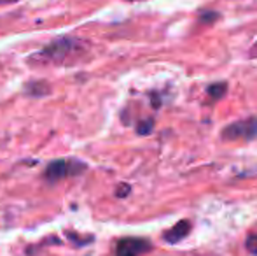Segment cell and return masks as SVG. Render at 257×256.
I'll return each mask as SVG.
<instances>
[{
	"label": "cell",
	"mask_w": 257,
	"mask_h": 256,
	"mask_svg": "<svg viewBox=\"0 0 257 256\" xmlns=\"http://www.w3.org/2000/svg\"><path fill=\"white\" fill-rule=\"evenodd\" d=\"M89 44L77 37H60L49 42L46 48L32 56V62H39L44 65H67L75 63L86 55Z\"/></svg>",
	"instance_id": "1"
},
{
	"label": "cell",
	"mask_w": 257,
	"mask_h": 256,
	"mask_svg": "<svg viewBox=\"0 0 257 256\" xmlns=\"http://www.w3.org/2000/svg\"><path fill=\"white\" fill-rule=\"evenodd\" d=\"M86 165L79 160H68V158H58V160H53L51 163L46 168V179L51 183L61 181L65 178H70V176H79L86 170Z\"/></svg>",
	"instance_id": "2"
},
{
	"label": "cell",
	"mask_w": 257,
	"mask_h": 256,
	"mask_svg": "<svg viewBox=\"0 0 257 256\" xmlns=\"http://www.w3.org/2000/svg\"><path fill=\"white\" fill-rule=\"evenodd\" d=\"M151 251V242L139 237H126L115 246V256H140Z\"/></svg>",
	"instance_id": "3"
},
{
	"label": "cell",
	"mask_w": 257,
	"mask_h": 256,
	"mask_svg": "<svg viewBox=\"0 0 257 256\" xmlns=\"http://www.w3.org/2000/svg\"><path fill=\"white\" fill-rule=\"evenodd\" d=\"M257 135V120H247L224 128V139H254Z\"/></svg>",
	"instance_id": "4"
},
{
	"label": "cell",
	"mask_w": 257,
	"mask_h": 256,
	"mask_svg": "<svg viewBox=\"0 0 257 256\" xmlns=\"http://www.w3.org/2000/svg\"><path fill=\"white\" fill-rule=\"evenodd\" d=\"M189 230H191L189 221L182 219V221H179L175 226H172V228H170L168 232H165L163 239H165L166 242H170V244H177V242H180V240L186 239L187 233H189Z\"/></svg>",
	"instance_id": "5"
},
{
	"label": "cell",
	"mask_w": 257,
	"mask_h": 256,
	"mask_svg": "<svg viewBox=\"0 0 257 256\" xmlns=\"http://www.w3.org/2000/svg\"><path fill=\"white\" fill-rule=\"evenodd\" d=\"M48 92H49V86L46 84V82H32V84L28 86V93L35 97H41Z\"/></svg>",
	"instance_id": "6"
},
{
	"label": "cell",
	"mask_w": 257,
	"mask_h": 256,
	"mask_svg": "<svg viewBox=\"0 0 257 256\" xmlns=\"http://www.w3.org/2000/svg\"><path fill=\"white\" fill-rule=\"evenodd\" d=\"M226 82H220V84H212L208 88V93L210 97H213V99H220V97H224V93H226Z\"/></svg>",
	"instance_id": "7"
},
{
	"label": "cell",
	"mask_w": 257,
	"mask_h": 256,
	"mask_svg": "<svg viewBox=\"0 0 257 256\" xmlns=\"http://www.w3.org/2000/svg\"><path fill=\"white\" fill-rule=\"evenodd\" d=\"M219 16L220 14L215 13V11H201L200 13V20L205 21V23H212V21H215Z\"/></svg>",
	"instance_id": "8"
},
{
	"label": "cell",
	"mask_w": 257,
	"mask_h": 256,
	"mask_svg": "<svg viewBox=\"0 0 257 256\" xmlns=\"http://www.w3.org/2000/svg\"><path fill=\"white\" fill-rule=\"evenodd\" d=\"M153 120H147V121H142V123H139V133H142V135H147V133H151V130H153Z\"/></svg>",
	"instance_id": "9"
},
{
	"label": "cell",
	"mask_w": 257,
	"mask_h": 256,
	"mask_svg": "<svg viewBox=\"0 0 257 256\" xmlns=\"http://www.w3.org/2000/svg\"><path fill=\"white\" fill-rule=\"evenodd\" d=\"M247 249L252 254H257V235H250L247 239Z\"/></svg>",
	"instance_id": "10"
},
{
	"label": "cell",
	"mask_w": 257,
	"mask_h": 256,
	"mask_svg": "<svg viewBox=\"0 0 257 256\" xmlns=\"http://www.w3.org/2000/svg\"><path fill=\"white\" fill-rule=\"evenodd\" d=\"M121 190H117V197H124L126 193H130V186H126V185H121L119 186Z\"/></svg>",
	"instance_id": "11"
},
{
	"label": "cell",
	"mask_w": 257,
	"mask_h": 256,
	"mask_svg": "<svg viewBox=\"0 0 257 256\" xmlns=\"http://www.w3.org/2000/svg\"><path fill=\"white\" fill-rule=\"evenodd\" d=\"M250 56H252V58H255V56H257V42L254 44V48L250 49Z\"/></svg>",
	"instance_id": "12"
},
{
	"label": "cell",
	"mask_w": 257,
	"mask_h": 256,
	"mask_svg": "<svg viewBox=\"0 0 257 256\" xmlns=\"http://www.w3.org/2000/svg\"><path fill=\"white\" fill-rule=\"evenodd\" d=\"M14 2H18V0H0V6L2 4H14Z\"/></svg>",
	"instance_id": "13"
}]
</instances>
